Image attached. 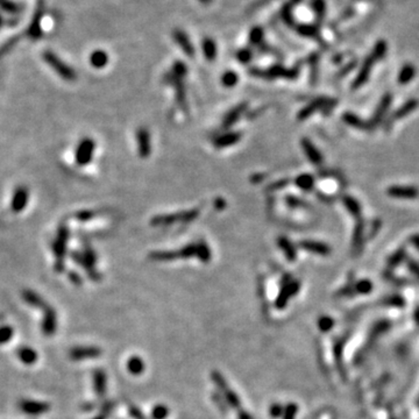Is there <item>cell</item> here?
<instances>
[{"label":"cell","instance_id":"obj_1","mask_svg":"<svg viewBox=\"0 0 419 419\" xmlns=\"http://www.w3.org/2000/svg\"><path fill=\"white\" fill-rule=\"evenodd\" d=\"M69 229L66 225H61L59 231H57L56 239L53 244L54 255L56 258V264L55 269L57 273H62L64 269V256L66 254V246H68Z\"/></svg>","mask_w":419,"mask_h":419},{"label":"cell","instance_id":"obj_2","mask_svg":"<svg viewBox=\"0 0 419 419\" xmlns=\"http://www.w3.org/2000/svg\"><path fill=\"white\" fill-rule=\"evenodd\" d=\"M199 216V210L192 209L188 211H182V212L173 213V215H163V216H156L152 218L151 224L152 226H169L174 225L176 221L180 222H191L195 219L198 218Z\"/></svg>","mask_w":419,"mask_h":419},{"label":"cell","instance_id":"obj_3","mask_svg":"<svg viewBox=\"0 0 419 419\" xmlns=\"http://www.w3.org/2000/svg\"><path fill=\"white\" fill-rule=\"evenodd\" d=\"M71 258L73 259V261H75L76 264L82 265V267L87 270V273L88 276H90L91 280L99 281L100 275L98 274L96 269H94V265H96V262H97V255L93 249L87 248L84 249L83 253L73 252L71 254Z\"/></svg>","mask_w":419,"mask_h":419},{"label":"cell","instance_id":"obj_4","mask_svg":"<svg viewBox=\"0 0 419 419\" xmlns=\"http://www.w3.org/2000/svg\"><path fill=\"white\" fill-rule=\"evenodd\" d=\"M44 60L49 64L51 69L59 73L61 78L66 79V81H75L76 77H77L73 69L70 68L66 63H64L53 51L45 50L44 53Z\"/></svg>","mask_w":419,"mask_h":419},{"label":"cell","instance_id":"obj_5","mask_svg":"<svg viewBox=\"0 0 419 419\" xmlns=\"http://www.w3.org/2000/svg\"><path fill=\"white\" fill-rule=\"evenodd\" d=\"M299 287H301V284H299L298 281L292 280L290 275H286V276L282 278V289H281L280 295H278L276 302H275L276 309H278V310H283V309L287 307L290 297L297 295V292L299 291Z\"/></svg>","mask_w":419,"mask_h":419},{"label":"cell","instance_id":"obj_6","mask_svg":"<svg viewBox=\"0 0 419 419\" xmlns=\"http://www.w3.org/2000/svg\"><path fill=\"white\" fill-rule=\"evenodd\" d=\"M96 149V142L90 137H85L82 140L76 149L75 160L78 166H87L92 161V156Z\"/></svg>","mask_w":419,"mask_h":419},{"label":"cell","instance_id":"obj_7","mask_svg":"<svg viewBox=\"0 0 419 419\" xmlns=\"http://www.w3.org/2000/svg\"><path fill=\"white\" fill-rule=\"evenodd\" d=\"M336 104L334 99H330V98H317L313 102L308 104L305 108H303L297 114L298 120H305L309 117H311L314 112L318 110H331L333 106Z\"/></svg>","mask_w":419,"mask_h":419},{"label":"cell","instance_id":"obj_8","mask_svg":"<svg viewBox=\"0 0 419 419\" xmlns=\"http://www.w3.org/2000/svg\"><path fill=\"white\" fill-rule=\"evenodd\" d=\"M44 0H39L36 2V7L33 14L32 20L27 29L26 34L29 39L32 40H39L42 36V28H41V21H42V15H44Z\"/></svg>","mask_w":419,"mask_h":419},{"label":"cell","instance_id":"obj_9","mask_svg":"<svg viewBox=\"0 0 419 419\" xmlns=\"http://www.w3.org/2000/svg\"><path fill=\"white\" fill-rule=\"evenodd\" d=\"M19 408L26 415L40 416L48 412L50 405L45 402H40V400L21 399L19 402Z\"/></svg>","mask_w":419,"mask_h":419},{"label":"cell","instance_id":"obj_10","mask_svg":"<svg viewBox=\"0 0 419 419\" xmlns=\"http://www.w3.org/2000/svg\"><path fill=\"white\" fill-rule=\"evenodd\" d=\"M136 145L139 155L142 158H147L152 154V140L151 133L145 127L137 128L136 131Z\"/></svg>","mask_w":419,"mask_h":419},{"label":"cell","instance_id":"obj_11","mask_svg":"<svg viewBox=\"0 0 419 419\" xmlns=\"http://www.w3.org/2000/svg\"><path fill=\"white\" fill-rule=\"evenodd\" d=\"M41 330L45 336L54 335L55 332L57 331V314L56 311L50 305H47V308L44 310Z\"/></svg>","mask_w":419,"mask_h":419},{"label":"cell","instance_id":"obj_12","mask_svg":"<svg viewBox=\"0 0 419 419\" xmlns=\"http://www.w3.org/2000/svg\"><path fill=\"white\" fill-rule=\"evenodd\" d=\"M388 196L397 199H416L419 197V190L415 186H390L387 190Z\"/></svg>","mask_w":419,"mask_h":419},{"label":"cell","instance_id":"obj_13","mask_svg":"<svg viewBox=\"0 0 419 419\" xmlns=\"http://www.w3.org/2000/svg\"><path fill=\"white\" fill-rule=\"evenodd\" d=\"M100 355H102V351L98 347H73L69 353L70 359L75 361L96 359Z\"/></svg>","mask_w":419,"mask_h":419},{"label":"cell","instance_id":"obj_14","mask_svg":"<svg viewBox=\"0 0 419 419\" xmlns=\"http://www.w3.org/2000/svg\"><path fill=\"white\" fill-rule=\"evenodd\" d=\"M391 102H393V96H391L390 93H385L383 97H382L380 104H378L377 109H376V111L374 113V117L372 118V121L369 122L371 124V127H376L377 125H380V122L382 121V119L385 115V113H387L388 110H389Z\"/></svg>","mask_w":419,"mask_h":419},{"label":"cell","instance_id":"obj_15","mask_svg":"<svg viewBox=\"0 0 419 419\" xmlns=\"http://www.w3.org/2000/svg\"><path fill=\"white\" fill-rule=\"evenodd\" d=\"M247 106H248V104H247L246 102H243V103L239 104V105L235 106V108L232 109L229 112H227V114H226L224 119H222L221 127L225 128V130H227V128L233 126L235 122L239 120L241 115H243V113L246 112Z\"/></svg>","mask_w":419,"mask_h":419},{"label":"cell","instance_id":"obj_16","mask_svg":"<svg viewBox=\"0 0 419 419\" xmlns=\"http://www.w3.org/2000/svg\"><path fill=\"white\" fill-rule=\"evenodd\" d=\"M301 248L308 250V252L317 254V255L326 256L331 253V248H330L329 244L320 243V241H313V240H303L299 243Z\"/></svg>","mask_w":419,"mask_h":419},{"label":"cell","instance_id":"obj_17","mask_svg":"<svg viewBox=\"0 0 419 419\" xmlns=\"http://www.w3.org/2000/svg\"><path fill=\"white\" fill-rule=\"evenodd\" d=\"M241 133L240 132H227L221 134V135L217 136L213 140V146L216 148H226V147H231L233 145H237L238 142L241 140Z\"/></svg>","mask_w":419,"mask_h":419},{"label":"cell","instance_id":"obj_18","mask_svg":"<svg viewBox=\"0 0 419 419\" xmlns=\"http://www.w3.org/2000/svg\"><path fill=\"white\" fill-rule=\"evenodd\" d=\"M93 387L96 395L99 398H104L106 395V389H108V376L102 369H96L93 372Z\"/></svg>","mask_w":419,"mask_h":419},{"label":"cell","instance_id":"obj_19","mask_svg":"<svg viewBox=\"0 0 419 419\" xmlns=\"http://www.w3.org/2000/svg\"><path fill=\"white\" fill-rule=\"evenodd\" d=\"M28 191L24 186H20L14 192L13 198H12V210L14 212H20L26 207L27 201H28Z\"/></svg>","mask_w":419,"mask_h":419},{"label":"cell","instance_id":"obj_20","mask_svg":"<svg viewBox=\"0 0 419 419\" xmlns=\"http://www.w3.org/2000/svg\"><path fill=\"white\" fill-rule=\"evenodd\" d=\"M302 148L304 151L305 155L308 156V158L312 162L313 164H320L323 162V156L320 154L319 151L316 148V146L312 143L310 140L304 137L302 140Z\"/></svg>","mask_w":419,"mask_h":419},{"label":"cell","instance_id":"obj_21","mask_svg":"<svg viewBox=\"0 0 419 419\" xmlns=\"http://www.w3.org/2000/svg\"><path fill=\"white\" fill-rule=\"evenodd\" d=\"M22 298L23 301L27 303V304L30 305V307L35 308V309H42V310H44L45 308H47V303L44 301V298L41 297V296L39 295V293H36L35 291H33V290L26 289L22 291Z\"/></svg>","mask_w":419,"mask_h":419},{"label":"cell","instance_id":"obj_22","mask_svg":"<svg viewBox=\"0 0 419 419\" xmlns=\"http://www.w3.org/2000/svg\"><path fill=\"white\" fill-rule=\"evenodd\" d=\"M17 354H18V357H19L21 362L24 363L26 366L34 365V363L39 359V355H38V353H36V351L33 350L32 347H28V346L20 347L19 350H18Z\"/></svg>","mask_w":419,"mask_h":419},{"label":"cell","instance_id":"obj_23","mask_svg":"<svg viewBox=\"0 0 419 419\" xmlns=\"http://www.w3.org/2000/svg\"><path fill=\"white\" fill-rule=\"evenodd\" d=\"M174 39H175V41L179 44V47L182 48V50L184 51L186 55H189L190 57L194 56L195 50L194 47H192L191 41L182 30H175V32H174Z\"/></svg>","mask_w":419,"mask_h":419},{"label":"cell","instance_id":"obj_24","mask_svg":"<svg viewBox=\"0 0 419 419\" xmlns=\"http://www.w3.org/2000/svg\"><path fill=\"white\" fill-rule=\"evenodd\" d=\"M277 244L278 247L283 250L284 255H286V258L289 260L290 262L295 261L296 256H297V253H296V248L291 241L286 237H280L277 239Z\"/></svg>","mask_w":419,"mask_h":419},{"label":"cell","instance_id":"obj_25","mask_svg":"<svg viewBox=\"0 0 419 419\" xmlns=\"http://www.w3.org/2000/svg\"><path fill=\"white\" fill-rule=\"evenodd\" d=\"M342 120L346 122L347 125H350V126L357 128V130H371V124H368V122L363 121L362 119L357 117V115L353 114V113L351 112H346L344 115H342Z\"/></svg>","mask_w":419,"mask_h":419},{"label":"cell","instance_id":"obj_26","mask_svg":"<svg viewBox=\"0 0 419 419\" xmlns=\"http://www.w3.org/2000/svg\"><path fill=\"white\" fill-rule=\"evenodd\" d=\"M146 366L145 362H143V360L141 357L139 356H132L130 357L127 361V371L131 373L132 375L139 376L141 375L143 372H145Z\"/></svg>","mask_w":419,"mask_h":419},{"label":"cell","instance_id":"obj_27","mask_svg":"<svg viewBox=\"0 0 419 419\" xmlns=\"http://www.w3.org/2000/svg\"><path fill=\"white\" fill-rule=\"evenodd\" d=\"M418 105H419L418 100H416V99L408 100V102H406L404 105H402L398 110H396L395 113H394V115H393V119L394 120H396V119H402V118L406 117V115H409L412 111H415V110L418 108Z\"/></svg>","mask_w":419,"mask_h":419},{"label":"cell","instance_id":"obj_28","mask_svg":"<svg viewBox=\"0 0 419 419\" xmlns=\"http://www.w3.org/2000/svg\"><path fill=\"white\" fill-rule=\"evenodd\" d=\"M108 62H109V56L104 50H96L91 54L90 63L93 68L102 69L104 66H106Z\"/></svg>","mask_w":419,"mask_h":419},{"label":"cell","instance_id":"obj_29","mask_svg":"<svg viewBox=\"0 0 419 419\" xmlns=\"http://www.w3.org/2000/svg\"><path fill=\"white\" fill-rule=\"evenodd\" d=\"M198 253V243H190L182 247L178 250H175L176 260L177 259H191L197 258Z\"/></svg>","mask_w":419,"mask_h":419},{"label":"cell","instance_id":"obj_30","mask_svg":"<svg viewBox=\"0 0 419 419\" xmlns=\"http://www.w3.org/2000/svg\"><path fill=\"white\" fill-rule=\"evenodd\" d=\"M295 183L296 185H297V188L301 189V190L309 192L313 189L314 178L310 174H302V175H299L297 178H296Z\"/></svg>","mask_w":419,"mask_h":419},{"label":"cell","instance_id":"obj_31","mask_svg":"<svg viewBox=\"0 0 419 419\" xmlns=\"http://www.w3.org/2000/svg\"><path fill=\"white\" fill-rule=\"evenodd\" d=\"M0 10L8 14L17 15L22 12V6L13 1V0H0Z\"/></svg>","mask_w":419,"mask_h":419},{"label":"cell","instance_id":"obj_32","mask_svg":"<svg viewBox=\"0 0 419 419\" xmlns=\"http://www.w3.org/2000/svg\"><path fill=\"white\" fill-rule=\"evenodd\" d=\"M342 201H344L345 206H346L348 212H350L353 217H355V218H359L361 215V207H360V204L357 203V200L354 199V198L351 197V196H345V197L342 198Z\"/></svg>","mask_w":419,"mask_h":419},{"label":"cell","instance_id":"obj_33","mask_svg":"<svg viewBox=\"0 0 419 419\" xmlns=\"http://www.w3.org/2000/svg\"><path fill=\"white\" fill-rule=\"evenodd\" d=\"M222 396L225 397L226 403H227L229 406H232L233 409H237L238 411L241 409V402L239 396L237 395V393H235L234 390L229 389V387L226 390L222 391Z\"/></svg>","mask_w":419,"mask_h":419},{"label":"cell","instance_id":"obj_34","mask_svg":"<svg viewBox=\"0 0 419 419\" xmlns=\"http://www.w3.org/2000/svg\"><path fill=\"white\" fill-rule=\"evenodd\" d=\"M201 48H203V53L209 61H213L216 59L217 55V45L216 42L211 39H205L201 44Z\"/></svg>","mask_w":419,"mask_h":419},{"label":"cell","instance_id":"obj_35","mask_svg":"<svg viewBox=\"0 0 419 419\" xmlns=\"http://www.w3.org/2000/svg\"><path fill=\"white\" fill-rule=\"evenodd\" d=\"M198 243V253H197V259H199L203 264H209L212 259V254H211V249L205 241H200Z\"/></svg>","mask_w":419,"mask_h":419},{"label":"cell","instance_id":"obj_36","mask_svg":"<svg viewBox=\"0 0 419 419\" xmlns=\"http://www.w3.org/2000/svg\"><path fill=\"white\" fill-rule=\"evenodd\" d=\"M239 77H238L237 72L235 71H226L224 75L221 76V84L225 88H233L237 85Z\"/></svg>","mask_w":419,"mask_h":419},{"label":"cell","instance_id":"obj_37","mask_svg":"<svg viewBox=\"0 0 419 419\" xmlns=\"http://www.w3.org/2000/svg\"><path fill=\"white\" fill-rule=\"evenodd\" d=\"M211 378H212L213 383L216 384V387L218 388V389L221 391V393L228 388V384H227V382H226V378L221 374H220L218 371H213L212 373H211Z\"/></svg>","mask_w":419,"mask_h":419},{"label":"cell","instance_id":"obj_38","mask_svg":"<svg viewBox=\"0 0 419 419\" xmlns=\"http://www.w3.org/2000/svg\"><path fill=\"white\" fill-rule=\"evenodd\" d=\"M14 335V330L11 326L4 325L0 326V346L1 345L7 344L8 341L12 340Z\"/></svg>","mask_w":419,"mask_h":419},{"label":"cell","instance_id":"obj_39","mask_svg":"<svg viewBox=\"0 0 419 419\" xmlns=\"http://www.w3.org/2000/svg\"><path fill=\"white\" fill-rule=\"evenodd\" d=\"M414 76H415V69L412 68L411 66H406L399 73V77H398L399 84L404 85L406 83H409V82L414 78Z\"/></svg>","mask_w":419,"mask_h":419},{"label":"cell","instance_id":"obj_40","mask_svg":"<svg viewBox=\"0 0 419 419\" xmlns=\"http://www.w3.org/2000/svg\"><path fill=\"white\" fill-rule=\"evenodd\" d=\"M169 415V409L163 404L155 405L152 410V417L153 419H164Z\"/></svg>","mask_w":419,"mask_h":419},{"label":"cell","instance_id":"obj_41","mask_svg":"<svg viewBox=\"0 0 419 419\" xmlns=\"http://www.w3.org/2000/svg\"><path fill=\"white\" fill-rule=\"evenodd\" d=\"M362 240H363V224L362 221L357 222L355 229H354V234H353V247H360L361 244H362Z\"/></svg>","mask_w":419,"mask_h":419},{"label":"cell","instance_id":"obj_42","mask_svg":"<svg viewBox=\"0 0 419 419\" xmlns=\"http://www.w3.org/2000/svg\"><path fill=\"white\" fill-rule=\"evenodd\" d=\"M186 72H188V69H186L184 63L179 62L178 61V62H175V64H174L173 72H171V75H173L174 77L182 79L186 75Z\"/></svg>","mask_w":419,"mask_h":419},{"label":"cell","instance_id":"obj_43","mask_svg":"<svg viewBox=\"0 0 419 419\" xmlns=\"http://www.w3.org/2000/svg\"><path fill=\"white\" fill-rule=\"evenodd\" d=\"M404 258H405V249L404 248H400V249H398V250H397V252H395V253L393 254V255L390 256L389 261H388V264H389V265H391V267H395V265H399L400 262H402L403 260H404Z\"/></svg>","mask_w":419,"mask_h":419},{"label":"cell","instance_id":"obj_44","mask_svg":"<svg viewBox=\"0 0 419 419\" xmlns=\"http://www.w3.org/2000/svg\"><path fill=\"white\" fill-rule=\"evenodd\" d=\"M20 40V38L19 36H14L13 39H11V40H8L7 42H5L4 44V45H2L1 48H0V57L2 56V55H5V54H7L8 51L11 50L12 48H13V45H15V44H17L18 41H19Z\"/></svg>","mask_w":419,"mask_h":419},{"label":"cell","instance_id":"obj_45","mask_svg":"<svg viewBox=\"0 0 419 419\" xmlns=\"http://www.w3.org/2000/svg\"><path fill=\"white\" fill-rule=\"evenodd\" d=\"M296 414H297V406L291 403V404L287 405L284 408L283 419H295Z\"/></svg>","mask_w":419,"mask_h":419},{"label":"cell","instance_id":"obj_46","mask_svg":"<svg viewBox=\"0 0 419 419\" xmlns=\"http://www.w3.org/2000/svg\"><path fill=\"white\" fill-rule=\"evenodd\" d=\"M284 412V408L281 404H273L270 406V410H269V414L273 418H280L281 416H283Z\"/></svg>","mask_w":419,"mask_h":419},{"label":"cell","instance_id":"obj_47","mask_svg":"<svg viewBox=\"0 0 419 419\" xmlns=\"http://www.w3.org/2000/svg\"><path fill=\"white\" fill-rule=\"evenodd\" d=\"M372 287H373L372 283L369 282V281L365 280V281H361V282H359V283L356 284V290L359 292L368 293L372 290Z\"/></svg>","mask_w":419,"mask_h":419},{"label":"cell","instance_id":"obj_48","mask_svg":"<svg viewBox=\"0 0 419 419\" xmlns=\"http://www.w3.org/2000/svg\"><path fill=\"white\" fill-rule=\"evenodd\" d=\"M237 57L241 63H247L252 59V53H250V50H248V49H241L239 53H238Z\"/></svg>","mask_w":419,"mask_h":419},{"label":"cell","instance_id":"obj_49","mask_svg":"<svg viewBox=\"0 0 419 419\" xmlns=\"http://www.w3.org/2000/svg\"><path fill=\"white\" fill-rule=\"evenodd\" d=\"M333 326V322L331 318L329 317H323L319 319V327L320 330L324 332L329 331V330H331V327Z\"/></svg>","mask_w":419,"mask_h":419},{"label":"cell","instance_id":"obj_50","mask_svg":"<svg viewBox=\"0 0 419 419\" xmlns=\"http://www.w3.org/2000/svg\"><path fill=\"white\" fill-rule=\"evenodd\" d=\"M287 205H290L291 207H302V206H305V205H307L303 200L298 199V198H296V197H292V196H290V197L287 198Z\"/></svg>","mask_w":419,"mask_h":419},{"label":"cell","instance_id":"obj_51","mask_svg":"<svg viewBox=\"0 0 419 419\" xmlns=\"http://www.w3.org/2000/svg\"><path fill=\"white\" fill-rule=\"evenodd\" d=\"M68 276H69L70 282L75 284V286H81V284L83 283V280H82L81 275H79L78 273H76V271H70V273L68 274Z\"/></svg>","mask_w":419,"mask_h":419},{"label":"cell","instance_id":"obj_52","mask_svg":"<svg viewBox=\"0 0 419 419\" xmlns=\"http://www.w3.org/2000/svg\"><path fill=\"white\" fill-rule=\"evenodd\" d=\"M130 414L134 419H147L146 416L134 405H130Z\"/></svg>","mask_w":419,"mask_h":419},{"label":"cell","instance_id":"obj_53","mask_svg":"<svg viewBox=\"0 0 419 419\" xmlns=\"http://www.w3.org/2000/svg\"><path fill=\"white\" fill-rule=\"evenodd\" d=\"M262 40V30L261 29H254L250 33V42L253 44H260V41Z\"/></svg>","mask_w":419,"mask_h":419},{"label":"cell","instance_id":"obj_54","mask_svg":"<svg viewBox=\"0 0 419 419\" xmlns=\"http://www.w3.org/2000/svg\"><path fill=\"white\" fill-rule=\"evenodd\" d=\"M94 216L93 212H91V211H82V212H79L76 215V218L82 220V221H84V220H88L91 219Z\"/></svg>","mask_w":419,"mask_h":419},{"label":"cell","instance_id":"obj_55","mask_svg":"<svg viewBox=\"0 0 419 419\" xmlns=\"http://www.w3.org/2000/svg\"><path fill=\"white\" fill-rule=\"evenodd\" d=\"M238 419H254L253 416L248 414L247 411H244L243 409H240L239 411H238Z\"/></svg>","mask_w":419,"mask_h":419},{"label":"cell","instance_id":"obj_56","mask_svg":"<svg viewBox=\"0 0 419 419\" xmlns=\"http://www.w3.org/2000/svg\"><path fill=\"white\" fill-rule=\"evenodd\" d=\"M409 268H410V270H411L412 273L416 275V276L419 277V265L416 264V262L410 261L409 262Z\"/></svg>","mask_w":419,"mask_h":419},{"label":"cell","instance_id":"obj_57","mask_svg":"<svg viewBox=\"0 0 419 419\" xmlns=\"http://www.w3.org/2000/svg\"><path fill=\"white\" fill-rule=\"evenodd\" d=\"M225 205H226V201L224 199H222V198H217V199L215 200V206L218 210H222V209H224Z\"/></svg>","mask_w":419,"mask_h":419},{"label":"cell","instance_id":"obj_58","mask_svg":"<svg viewBox=\"0 0 419 419\" xmlns=\"http://www.w3.org/2000/svg\"><path fill=\"white\" fill-rule=\"evenodd\" d=\"M287 180H281V182H277V183H275V184H273L271 185V190H273V189H281V188H284V186L287 185Z\"/></svg>","mask_w":419,"mask_h":419},{"label":"cell","instance_id":"obj_59","mask_svg":"<svg viewBox=\"0 0 419 419\" xmlns=\"http://www.w3.org/2000/svg\"><path fill=\"white\" fill-rule=\"evenodd\" d=\"M411 243L415 244L416 247H417V248L419 249V235L417 234V235H414V237L411 238Z\"/></svg>","mask_w":419,"mask_h":419},{"label":"cell","instance_id":"obj_60","mask_svg":"<svg viewBox=\"0 0 419 419\" xmlns=\"http://www.w3.org/2000/svg\"><path fill=\"white\" fill-rule=\"evenodd\" d=\"M108 418V416L106 415H104V414H100V415H98V416H96V417L94 418H92V419H106Z\"/></svg>","mask_w":419,"mask_h":419},{"label":"cell","instance_id":"obj_61","mask_svg":"<svg viewBox=\"0 0 419 419\" xmlns=\"http://www.w3.org/2000/svg\"><path fill=\"white\" fill-rule=\"evenodd\" d=\"M5 23V19H4V17H2L1 14H0V28H1L2 27V24Z\"/></svg>","mask_w":419,"mask_h":419},{"label":"cell","instance_id":"obj_62","mask_svg":"<svg viewBox=\"0 0 419 419\" xmlns=\"http://www.w3.org/2000/svg\"><path fill=\"white\" fill-rule=\"evenodd\" d=\"M199 1L203 2V4H209V2H211V0H199Z\"/></svg>","mask_w":419,"mask_h":419}]
</instances>
